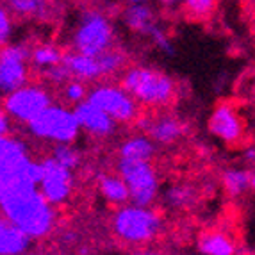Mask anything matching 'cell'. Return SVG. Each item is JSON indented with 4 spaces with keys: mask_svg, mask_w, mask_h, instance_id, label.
<instances>
[{
    "mask_svg": "<svg viewBox=\"0 0 255 255\" xmlns=\"http://www.w3.org/2000/svg\"><path fill=\"white\" fill-rule=\"evenodd\" d=\"M30 48L25 43L0 47V95H9L30 79Z\"/></svg>",
    "mask_w": 255,
    "mask_h": 255,
    "instance_id": "cell-9",
    "label": "cell"
},
{
    "mask_svg": "<svg viewBox=\"0 0 255 255\" xmlns=\"http://www.w3.org/2000/svg\"><path fill=\"white\" fill-rule=\"evenodd\" d=\"M50 157L59 162L61 166L68 168V170H77L82 162L81 150L77 148L73 143H59V145H54L50 150Z\"/></svg>",
    "mask_w": 255,
    "mask_h": 255,
    "instance_id": "cell-25",
    "label": "cell"
},
{
    "mask_svg": "<svg viewBox=\"0 0 255 255\" xmlns=\"http://www.w3.org/2000/svg\"><path fill=\"white\" fill-rule=\"evenodd\" d=\"M221 186L230 198H241L250 191V171L245 168H227L221 173Z\"/></svg>",
    "mask_w": 255,
    "mask_h": 255,
    "instance_id": "cell-22",
    "label": "cell"
},
{
    "mask_svg": "<svg viewBox=\"0 0 255 255\" xmlns=\"http://www.w3.org/2000/svg\"><path fill=\"white\" fill-rule=\"evenodd\" d=\"M118 175L125 180L130 193V202L152 207L161 195V180L152 161H125L118 159Z\"/></svg>",
    "mask_w": 255,
    "mask_h": 255,
    "instance_id": "cell-7",
    "label": "cell"
},
{
    "mask_svg": "<svg viewBox=\"0 0 255 255\" xmlns=\"http://www.w3.org/2000/svg\"><path fill=\"white\" fill-rule=\"evenodd\" d=\"M207 130L229 146L241 145L247 137V124L241 111L232 102H218L207 120Z\"/></svg>",
    "mask_w": 255,
    "mask_h": 255,
    "instance_id": "cell-11",
    "label": "cell"
},
{
    "mask_svg": "<svg viewBox=\"0 0 255 255\" xmlns=\"http://www.w3.org/2000/svg\"><path fill=\"white\" fill-rule=\"evenodd\" d=\"M128 255H166V254H162V252H159V250H136Z\"/></svg>",
    "mask_w": 255,
    "mask_h": 255,
    "instance_id": "cell-34",
    "label": "cell"
},
{
    "mask_svg": "<svg viewBox=\"0 0 255 255\" xmlns=\"http://www.w3.org/2000/svg\"><path fill=\"white\" fill-rule=\"evenodd\" d=\"M11 14L21 20H47L52 13V0H5Z\"/></svg>",
    "mask_w": 255,
    "mask_h": 255,
    "instance_id": "cell-21",
    "label": "cell"
},
{
    "mask_svg": "<svg viewBox=\"0 0 255 255\" xmlns=\"http://www.w3.org/2000/svg\"><path fill=\"white\" fill-rule=\"evenodd\" d=\"M86 84H88V82H82V81H79V79H70L66 84L61 86V95H63L64 102L73 104V106L84 102L86 98H88V93H90V90H88Z\"/></svg>",
    "mask_w": 255,
    "mask_h": 255,
    "instance_id": "cell-28",
    "label": "cell"
},
{
    "mask_svg": "<svg viewBox=\"0 0 255 255\" xmlns=\"http://www.w3.org/2000/svg\"><path fill=\"white\" fill-rule=\"evenodd\" d=\"M155 4H157L159 7L166 9V11H171V9L179 7V5L182 4V0H155Z\"/></svg>",
    "mask_w": 255,
    "mask_h": 255,
    "instance_id": "cell-33",
    "label": "cell"
},
{
    "mask_svg": "<svg viewBox=\"0 0 255 255\" xmlns=\"http://www.w3.org/2000/svg\"><path fill=\"white\" fill-rule=\"evenodd\" d=\"M39 162H41V175H39L38 187L41 195L54 207L64 205L72 198L73 189H75L73 170L61 166L50 155L45 159H39Z\"/></svg>",
    "mask_w": 255,
    "mask_h": 255,
    "instance_id": "cell-10",
    "label": "cell"
},
{
    "mask_svg": "<svg viewBox=\"0 0 255 255\" xmlns=\"http://www.w3.org/2000/svg\"><path fill=\"white\" fill-rule=\"evenodd\" d=\"M63 64L68 68L72 79H79L82 82H98L104 79L102 66L98 61V55H84L72 50L64 54Z\"/></svg>",
    "mask_w": 255,
    "mask_h": 255,
    "instance_id": "cell-16",
    "label": "cell"
},
{
    "mask_svg": "<svg viewBox=\"0 0 255 255\" xmlns=\"http://www.w3.org/2000/svg\"><path fill=\"white\" fill-rule=\"evenodd\" d=\"M34 239L0 214V255H27Z\"/></svg>",
    "mask_w": 255,
    "mask_h": 255,
    "instance_id": "cell-18",
    "label": "cell"
},
{
    "mask_svg": "<svg viewBox=\"0 0 255 255\" xmlns=\"http://www.w3.org/2000/svg\"><path fill=\"white\" fill-rule=\"evenodd\" d=\"M127 4H148L150 0H125Z\"/></svg>",
    "mask_w": 255,
    "mask_h": 255,
    "instance_id": "cell-36",
    "label": "cell"
},
{
    "mask_svg": "<svg viewBox=\"0 0 255 255\" xmlns=\"http://www.w3.org/2000/svg\"><path fill=\"white\" fill-rule=\"evenodd\" d=\"M13 36V14L5 5L0 4V47L11 41Z\"/></svg>",
    "mask_w": 255,
    "mask_h": 255,
    "instance_id": "cell-30",
    "label": "cell"
},
{
    "mask_svg": "<svg viewBox=\"0 0 255 255\" xmlns=\"http://www.w3.org/2000/svg\"><path fill=\"white\" fill-rule=\"evenodd\" d=\"M43 77H45L47 82H50L52 86H64L70 79H72L68 68H66L63 63L57 64V66H54V68L47 70V72H43Z\"/></svg>",
    "mask_w": 255,
    "mask_h": 255,
    "instance_id": "cell-31",
    "label": "cell"
},
{
    "mask_svg": "<svg viewBox=\"0 0 255 255\" xmlns=\"http://www.w3.org/2000/svg\"><path fill=\"white\" fill-rule=\"evenodd\" d=\"M73 113L77 116L81 130L93 139H109L118 132V122H115L107 113L98 109L88 100L77 104Z\"/></svg>",
    "mask_w": 255,
    "mask_h": 255,
    "instance_id": "cell-14",
    "label": "cell"
},
{
    "mask_svg": "<svg viewBox=\"0 0 255 255\" xmlns=\"http://www.w3.org/2000/svg\"><path fill=\"white\" fill-rule=\"evenodd\" d=\"M250 189L255 191V170L250 171Z\"/></svg>",
    "mask_w": 255,
    "mask_h": 255,
    "instance_id": "cell-35",
    "label": "cell"
},
{
    "mask_svg": "<svg viewBox=\"0 0 255 255\" xmlns=\"http://www.w3.org/2000/svg\"><path fill=\"white\" fill-rule=\"evenodd\" d=\"M4 2H5V0H4Z\"/></svg>",
    "mask_w": 255,
    "mask_h": 255,
    "instance_id": "cell-37",
    "label": "cell"
},
{
    "mask_svg": "<svg viewBox=\"0 0 255 255\" xmlns=\"http://www.w3.org/2000/svg\"><path fill=\"white\" fill-rule=\"evenodd\" d=\"M39 161L30 155L25 141L16 136H0V177L34 170Z\"/></svg>",
    "mask_w": 255,
    "mask_h": 255,
    "instance_id": "cell-13",
    "label": "cell"
},
{
    "mask_svg": "<svg viewBox=\"0 0 255 255\" xmlns=\"http://www.w3.org/2000/svg\"><path fill=\"white\" fill-rule=\"evenodd\" d=\"M218 7V0H182L180 9L186 16L193 20H205L213 16Z\"/></svg>",
    "mask_w": 255,
    "mask_h": 255,
    "instance_id": "cell-26",
    "label": "cell"
},
{
    "mask_svg": "<svg viewBox=\"0 0 255 255\" xmlns=\"http://www.w3.org/2000/svg\"><path fill=\"white\" fill-rule=\"evenodd\" d=\"M98 191H100V196H102L107 204L115 205V207H122V205L130 202L128 187L120 175H111V173L100 175L98 177Z\"/></svg>",
    "mask_w": 255,
    "mask_h": 255,
    "instance_id": "cell-20",
    "label": "cell"
},
{
    "mask_svg": "<svg viewBox=\"0 0 255 255\" xmlns=\"http://www.w3.org/2000/svg\"><path fill=\"white\" fill-rule=\"evenodd\" d=\"M157 145L146 134H130L118 146V159L125 161H152Z\"/></svg>",
    "mask_w": 255,
    "mask_h": 255,
    "instance_id": "cell-19",
    "label": "cell"
},
{
    "mask_svg": "<svg viewBox=\"0 0 255 255\" xmlns=\"http://www.w3.org/2000/svg\"><path fill=\"white\" fill-rule=\"evenodd\" d=\"M98 61H100V66H102V72L106 77L116 75V73L124 72L125 64H127V57H125L124 52L116 50V48H109V50L102 52L98 55Z\"/></svg>",
    "mask_w": 255,
    "mask_h": 255,
    "instance_id": "cell-27",
    "label": "cell"
},
{
    "mask_svg": "<svg viewBox=\"0 0 255 255\" xmlns=\"http://www.w3.org/2000/svg\"><path fill=\"white\" fill-rule=\"evenodd\" d=\"M41 162L34 170L0 177V214L29 238L43 239L57 225V211L38 187Z\"/></svg>",
    "mask_w": 255,
    "mask_h": 255,
    "instance_id": "cell-1",
    "label": "cell"
},
{
    "mask_svg": "<svg viewBox=\"0 0 255 255\" xmlns=\"http://www.w3.org/2000/svg\"><path fill=\"white\" fill-rule=\"evenodd\" d=\"M52 104H54V97L47 86L38 82H27L16 91L5 95L2 109L11 116L13 122L27 125Z\"/></svg>",
    "mask_w": 255,
    "mask_h": 255,
    "instance_id": "cell-8",
    "label": "cell"
},
{
    "mask_svg": "<svg viewBox=\"0 0 255 255\" xmlns=\"http://www.w3.org/2000/svg\"><path fill=\"white\" fill-rule=\"evenodd\" d=\"M86 100L107 113L118 124H136L141 116L139 102L122 84L97 82Z\"/></svg>",
    "mask_w": 255,
    "mask_h": 255,
    "instance_id": "cell-6",
    "label": "cell"
},
{
    "mask_svg": "<svg viewBox=\"0 0 255 255\" xmlns=\"http://www.w3.org/2000/svg\"><path fill=\"white\" fill-rule=\"evenodd\" d=\"M11 132H13V120L4 109H0V136H9Z\"/></svg>",
    "mask_w": 255,
    "mask_h": 255,
    "instance_id": "cell-32",
    "label": "cell"
},
{
    "mask_svg": "<svg viewBox=\"0 0 255 255\" xmlns=\"http://www.w3.org/2000/svg\"><path fill=\"white\" fill-rule=\"evenodd\" d=\"M120 20L132 34L148 38L155 27L159 25L157 14L150 4H127V7L120 13Z\"/></svg>",
    "mask_w": 255,
    "mask_h": 255,
    "instance_id": "cell-15",
    "label": "cell"
},
{
    "mask_svg": "<svg viewBox=\"0 0 255 255\" xmlns=\"http://www.w3.org/2000/svg\"><path fill=\"white\" fill-rule=\"evenodd\" d=\"M111 232L124 245L145 247L162 232V216L152 207L125 204L113 213Z\"/></svg>",
    "mask_w": 255,
    "mask_h": 255,
    "instance_id": "cell-3",
    "label": "cell"
},
{
    "mask_svg": "<svg viewBox=\"0 0 255 255\" xmlns=\"http://www.w3.org/2000/svg\"><path fill=\"white\" fill-rule=\"evenodd\" d=\"M63 57L64 54L61 48L52 43H39L34 48H30V66L41 73L61 64Z\"/></svg>",
    "mask_w": 255,
    "mask_h": 255,
    "instance_id": "cell-23",
    "label": "cell"
},
{
    "mask_svg": "<svg viewBox=\"0 0 255 255\" xmlns=\"http://www.w3.org/2000/svg\"><path fill=\"white\" fill-rule=\"evenodd\" d=\"M200 255H238V241L229 230H204L196 239Z\"/></svg>",
    "mask_w": 255,
    "mask_h": 255,
    "instance_id": "cell-17",
    "label": "cell"
},
{
    "mask_svg": "<svg viewBox=\"0 0 255 255\" xmlns=\"http://www.w3.org/2000/svg\"><path fill=\"white\" fill-rule=\"evenodd\" d=\"M29 136L38 141L59 145V143H75L81 136V127L77 116L72 109L59 104H52L50 107L36 116L32 122L25 125Z\"/></svg>",
    "mask_w": 255,
    "mask_h": 255,
    "instance_id": "cell-5",
    "label": "cell"
},
{
    "mask_svg": "<svg viewBox=\"0 0 255 255\" xmlns=\"http://www.w3.org/2000/svg\"><path fill=\"white\" fill-rule=\"evenodd\" d=\"M120 84L136 98L139 106L150 109H164L177 97V82L173 77L155 66L134 64L122 72Z\"/></svg>",
    "mask_w": 255,
    "mask_h": 255,
    "instance_id": "cell-2",
    "label": "cell"
},
{
    "mask_svg": "<svg viewBox=\"0 0 255 255\" xmlns=\"http://www.w3.org/2000/svg\"><path fill=\"white\" fill-rule=\"evenodd\" d=\"M146 39H150L152 41V45L155 48H157L159 52H162L164 55H175V47L173 43H171L170 36H168V32H166L164 29L161 27V23H159L155 29L150 32V36Z\"/></svg>",
    "mask_w": 255,
    "mask_h": 255,
    "instance_id": "cell-29",
    "label": "cell"
},
{
    "mask_svg": "<svg viewBox=\"0 0 255 255\" xmlns=\"http://www.w3.org/2000/svg\"><path fill=\"white\" fill-rule=\"evenodd\" d=\"M116 30L109 14L98 7H84L77 14L70 32L72 50L84 55H100L113 48Z\"/></svg>",
    "mask_w": 255,
    "mask_h": 255,
    "instance_id": "cell-4",
    "label": "cell"
},
{
    "mask_svg": "<svg viewBox=\"0 0 255 255\" xmlns=\"http://www.w3.org/2000/svg\"><path fill=\"white\" fill-rule=\"evenodd\" d=\"M137 127L143 130V134L150 137L155 145L171 146L179 143L186 134V125L180 118H177L171 113H155V115L139 116L136 122Z\"/></svg>",
    "mask_w": 255,
    "mask_h": 255,
    "instance_id": "cell-12",
    "label": "cell"
},
{
    "mask_svg": "<svg viewBox=\"0 0 255 255\" xmlns=\"http://www.w3.org/2000/svg\"><path fill=\"white\" fill-rule=\"evenodd\" d=\"M162 202L171 211H184L195 202V191L186 184H171L162 191Z\"/></svg>",
    "mask_w": 255,
    "mask_h": 255,
    "instance_id": "cell-24",
    "label": "cell"
}]
</instances>
